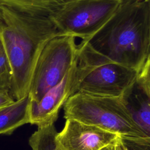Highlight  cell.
Segmentation results:
<instances>
[{"mask_svg":"<svg viewBox=\"0 0 150 150\" xmlns=\"http://www.w3.org/2000/svg\"><path fill=\"white\" fill-rule=\"evenodd\" d=\"M115 150H127L125 145L122 143V141L120 139V136L117 141L116 144H115Z\"/></svg>","mask_w":150,"mask_h":150,"instance_id":"cell-18","label":"cell"},{"mask_svg":"<svg viewBox=\"0 0 150 150\" xmlns=\"http://www.w3.org/2000/svg\"><path fill=\"white\" fill-rule=\"evenodd\" d=\"M125 100L134 120L146 137H150L149 99L142 91V93L134 94L132 91Z\"/></svg>","mask_w":150,"mask_h":150,"instance_id":"cell-10","label":"cell"},{"mask_svg":"<svg viewBox=\"0 0 150 150\" xmlns=\"http://www.w3.org/2000/svg\"><path fill=\"white\" fill-rule=\"evenodd\" d=\"M57 132L54 124L38 127L29 139L32 150H54Z\"/></svg>","mask_w":150,"mask_h":150,"instance_id":"cell-12","label":"cell"},{"mask_svg":"<svg viewBox=\"0 0 150 150\" xmlns=\"http://www.w3.org/2000/svg\"><path fill=\"white\" fill-rule=\"evenodd\" d=\"M127 150H150V137L120 136Z\"/></svg>","mask_w":150,"mask_h":150,"instance_id":"cell-15","label":"cell"},{"mask_svg":"<svg viewBox=\"0 0 150 150\" xmlns=\"http://www.w3.org/2000/svg\"><path fill=\"white\" fill-rule=\"evenodd\" d=\"M63 107L66 120L73 119L120 136L146 137L134 120L125 99L76 93Z\"/></svg>","mask_w":150,"mask_h":150,"instance_id":"cell-3","label":"cell"},{"mask_svg":"<svg viewBox=\"0 0 150 150\" xmlns=\"http://www.w3.org/2000/svg\"><path fill=\"white\" fill-rule=\"evenodd\" d=\"M148 6V55L150 54V0H146Z\"/></svg>","mask_w":150,"mask_h":150,"instance_id":"cell-17","label":"cell"},{"mask_svg":"<svg viewBox=\"0 0 150 150\" xmlns=\"http://www.w3.org/2000/svg\"><path fill=\"white\" fill-rule=\"evenodd\" d=\"M11 84V67L0 36V93H9Z\"/></svg>","mask_w":150,"mask_h":150,"instance_id":"cell-13","label":"cell"},{"mask_svg":"<svg viewBox=\"0 0 150 150\" xmlns=\"http://www.w3.org/2000/svg\"><path fill=\"white\" fill-rule=\"evenodd\" d=\"M115 144L108 145H107L106 146H104V148H101L100 150H115Z\"/></svg>","mask_w":150,"mask_h":150,"instance_id":"cell-19","label":"cell"},{"mask_svg":"<svg viewBox=\"0 0 150 150\" xmlns=\"http://www.w3.org/2000/svg\"><path fill=\"white\" fill-rule=\"evenodd\" d=\"M0 3L31 14L49 15L56 9L55 0H0Z\"/></svg>","mask_w":150,"mask_h":150,"instance_id":"cell-11","label":"cell"},{"mask_svg":"<svg viewBox=\"0 0 150 150\" xmlns=\"http://www.w3.org/2000/svg\"><path fill=\"white\" fill-rule=\"evenodd\" d=\"M91 49L94 66L80 82L76 93L125 99L137 84L138 72L114 62Z\"/></svg>","mask_w":150,"mask_h":150,"instance_id":"cell-7","label":"cell"},{"mask_svg":"<svg viewBox=\"0 0 150 150\" xmlns=\"http://www.w3.org/2000/svg\"><path fill=\"white\" fill-rule=\"evenodd\" d=\"M15 100L7 93H0V110L13 104Z\"/></svg>","mask_w":150,"mask_h":150,"instance_id":"cell-16","label":"cell"},{"mask_svg":"<svg viewBox=\"0 0 150 150\" xmlns=\"http://www.w3.org/2000/svg\"><path fill=\"white\" fill-rule=\"evenodd\" d=\"M94 62L88 53L79 49L76 62L60 82L50 88L39 101L30 100V124L38 127L54 124L60 108L76 93L80 82L92 69Z\"/></svg>","mask_w":150,"mask_h":150,"instance_id":"cell-6","label":"cell"},{"mask_svg":"<svg viewBox=\"0 0 150 150\" xmlns=\"http://www.w3.org/2000/svg\"><path fill=\"white\" fill-rule=\"evenodd\" d=\"M86 43L109 60L139 72L148 56L146 0L124 4Z\"/></svg>","mask_w":150,"mask_h":150,"instance_id":"cell-2","label":"cell"},{"mask_svg":"<svg viewBox=\"0 0 150 150\" xmlns=\"http://www.w3.org/2000/svg\"><path fill=\"white\" fill-rule=\"evenodd\" d=\"M29 94L0 110V135L11 134L17 128L30 123Z\"/></svg>","mask_w":150,"mask_h":150,"instance_id":"cell-9","label":"cell"},{"mask_svg":"<svg viewBox=\"0 0 150 150\" xmlns=\"http://www.w3.org/2000/svg\"><path fill=\"white\" fill-rule=\"evenodd\" d=\"M63 35L49 15L31 14L0 3V36L12 70L10 95L15 100L29 94L38 57L53 38Z\"/></svg>","mask_w":150,"mask_h":150,"instance_id":"cell-1","label":"cell"},{"mask_svg":"<svg viewBox=\"0 0 150 150\" xmlns=\"http://www.w3.org/2000/svg\"><path fill=\"white\" fill-rule=\"evenodd\" d=\"M120 135L73 119H66L55 137L54 150H100L115 144Z\"/></svg>","mask_w":150,"mask_h":150,"instance_id":"cell-8","label":"cell"},{"mask_svg":"<svg viewBox=\"0 0 150 150\" xmlns=\"http://www.w3.org/2000/svg\"><path fill=\"white\" fill-rule=\"evenodd\" d=\"M124 0H76L49 14L63 35L88 42L121 8Z\"/></svg>","mask_w":150,"mask_h":150,"instance_id":"cell-4","label":"cell"},{"mask_svg":"<svg viewBox=\"0 0 150 150\" xmlns=\"http://www.w3.org/2000/svg\"><path fill=\"white\" fill-rule=\"evenodd\" d=\"M137 84L150 100V54L138 72Z\"/></svg>","mask_w":150,"mask_h":150,"instance_id":"cell-14","label":"cell"},{"mask_svg":"<svg viewBox=\"0 0 150 150\" xmlns=\"http://www.w3.org/2000/svg\"><path fill=\"white\" fill-rule=\"evenodd\" d=\"M76 38L59 35L51 39L42 49L32 74L29 94L39 101L57 85L76 62L79 52Z\"/></svg>","mask_w":150,"mask_h":150,"instance_id":"cell-5","label":"cell"}]
</instances>
